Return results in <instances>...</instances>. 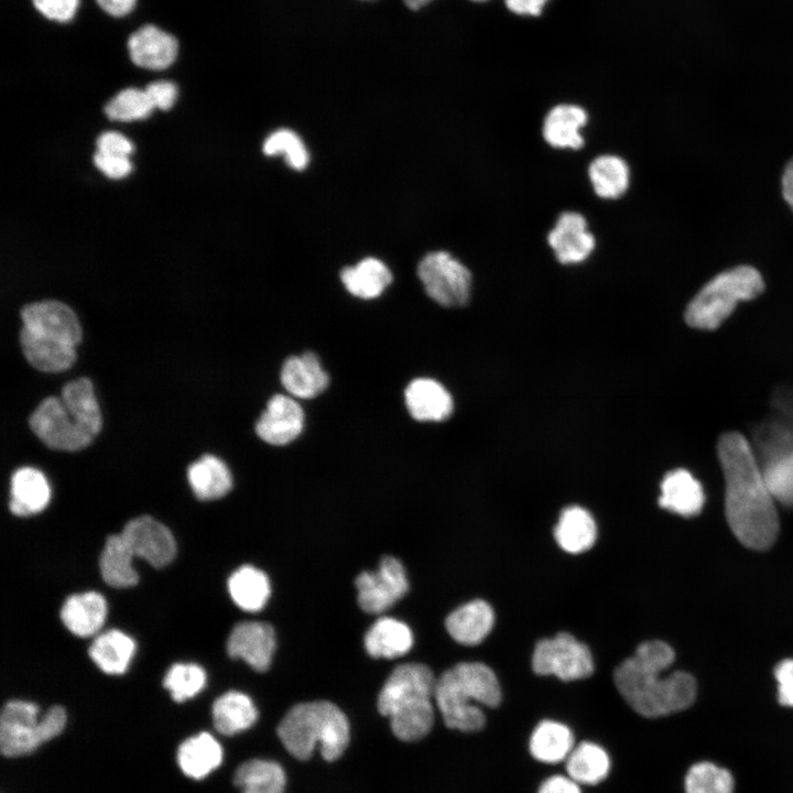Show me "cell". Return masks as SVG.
Returning a JSON list of instances; mask_svg holds the SVG:
<instances>
[{
	"instance_id": "cell-19",
	"label": "cell",
	"mask_w": 793,
	"mask_h": 793,
	"mask_svg": "<svg viewBox=\"0 0 793 793\" xmlns=\"http://www.w3.org/2000/svg\"><path fill=\"white\" fill-rule=\"evenodd\" d=\"M107 612L105 597L91 590L68 596L61 608L59 617L69 632L88 638L102 628Z\"/></svg>"
},
{
	"instance_id": "cell-37",
	"label": "cell",
	"mask_w": 793,
	"mask_h": 793,
	"mask_svg": "<svg viewBox=\"0 0 793 793\" xmlns=\"http://www.w3.org/2000/svg\"><path fill=\"white\" fill-rule=\"evenodd\" d=\"M233 783L241 789V793H284L286 779L279 763L252 759L238 767Z\"/></svg>"
},
{
	"instance_id": "cell-29",
	"label": "cell",
	"mask_w": 793,
	"mask_h": 793,
	"mask_svg": "<svg viewBox=\"0 0 793 793\" xmlns=\"http://www.w3.org/2000/svg\"><path fill=\"white\" fill-rule=\"evenodd\" d=\"M133 557L121 533L109 535L99 557V571L104 582L119 589L137 585L139 575L133 567Z\"/></svg>"
},
{
	"instance_id": "cell-51",
	"label": "cell",
	"mask_w": 793,
	"mask_h": 793,
	"mask_svg": "<svg viewBox=\"0 0 793 793\" xmlns=\"http://www.w3.org/2000/svg\"><path fill=\"white\" fill-rule=\"evenodd\" d=\"M781 185L783 198L793 210V157L784 167Z\"/></svg>"
},
{
	"instance_id": "cell-21",
	"label": "cell",
	"mask_w": 793,
	"mask_h": 793,
	"mask_svg": "<svg viewBox=\"0 0 793 793\" xmlns=\"http://www.w3.org/2000/svg\"><path fill=\"white\" fill-rule=\"evenodd\" d=\"M705 502L700 482L686 469L667 472L661 482L660 507L685 518L698 514Z\"/></svg>"
},
{
	"instance_id": "cell-33",
	"label": "cell",
	"mask_w": 793,
	"mask_h": 793,
	"mask_svg": "<svg viewBox=\"0 0 793 793\" xmlns=\"http://www.w3.org/2000/svg\"><path fill=\"white\" fill-rule=\"evenodd\" d=\"M227 586L232 601L248 612L261 610L271 594L268 576L252 565H242L237 568L229 576Z\"/></svg>"
},
{
	"instance_id": "cell-12",
	"label": "cell",
	"mask_w": 793,
	"mask_h": 793,
	"mask_svg": "<svg viewBox=\"0 0 793 793\" xmlns=\"http://www.w3.org/2000/svg\"><path fill=\"white\" fill-rule=\"evenodd\" d=\"M532 669L539 675H555L562 681H576L590 676L594 662L588 647L572 634L561 632L554 638L540 640L532 655Z\"/></svg>"
},
{
	"instance_id": "cell-45",
	"label": "cell",
	"mask_w": 793,
	"mask_h": 793,
	"mask_svg": "<svg viewBox=\"0 0 793 793\" xmlns=\"http://www.w3.org/2000/svg\"><path fill=\"white\" fill-rule=\"evenodd\" d=\"M144 90L154 108H159L161 110H169L172 108L177 97V88L175 84L167 80L153 82L149 84Z\"/></svg>"
},
{
	"instance_id": "cell-25",
	"label": "cell",
	"mask_w": 793,
	"mask_h": 793,
	"mask_svg": "<svg viewBox=\"0 0 793 793\" xmlns=\"http://www.w3.org/2000/svg\"><path fill=\"white\" fill-rule=\"evenodd\" d=\"M586 110L577 105H557L544 118L542 134L556 149L577 150L584 145L580 129L587 123Z\"/></svg>"
},
{
	"instance_id": "cell-11",
	"label": "cell",
	"mask_w": 793,
	"mask_h": 793,
	"mask_svg": "<svg viewBox=\"0 0 793 793\" xmlns=\"http://www.w3.org/2000/svg\"><path fill=\"white\" fill-rule=\"evenodd\" d=\"M427 295L446 307L465 305L471 291V272L446 251L427 253L417 265Z\"/></svg>"
},
{
	"instance_id": "cell-9",
	"label": "cell",
	"mask_w": 793,
	"mask_h": 793,
	"mask_svg": "<svg viewBox=\"0 0 793 793\" xmlns=\"http://www.w3.org/2000/svg\"><path fill=\"white\" fill-rule=\"evenodd\" d=\"M764 290L761 273L751 265H738L718 273L692 298L686 307V323L698 329L717 328L737 304L760 295Z\"/></svg>"
},
{
	"instance_id": "cell-53",
	"label": "cell",
	"mask_w": 793,
	"mask_h": 793,
	"mask_svg": "<svg viewBox=\"0 0 793 793\" xmlns=\"http://www.w3.org/2000/svg\"><path fill=\"white\" fill-rule=\"evenodd\" d=\"M472 1H485V0H472Z\"/></svg>"
},
{
	"instance_id": "cell-40",
	"label": "cell",
	"mask_w": 793,
	"mask_h": 793,
	"mask_svg": "<svg viewBox=\"0 0 793 793\" xmlns=\"http://www.w3.org/2000/svg\"><path fill=\"white\" fill-rule=\"evenodd\" d=\"M734 779L730 772L711 762H699L691 767L685 778V793H732Z\"/></svg>"
},
{
	"instance_id": "cell-38",
	"label": "cell",
	"mask_w": 793,
	"mask_h": 793,
	"mask_svg": "<svg viewBox=\"0 0 793 793\" xmlns=\"http://www.w3.org/2000/svg\"><path fill=\"white\" fill-rule=\"evenodd\" d=\"M588 176L594 192L601 198H619L629 187V166L617 155L597 156L588 167Z\"/></svg>"
},
{
	"instance_id": "cell-3",
	"label": "cell",
	"mask_w": 793,
	"mask_h": 793,
	"mask_svg": "<svg viewBox=\"0 0 793 793\" xmlns=\"http://www.w3.org/2000/svg\"><path fill=\"white\" fill-rule=\"evenodd\" d=\"M29 424L50 448L74 452L87 447L102 425L91 381L78 378L67 382L61 397H48L36 406Z\"/></svg>"
},
{
	"instance_id": "cell-13",
	"label": "cell",
	"mask_w": 793,
	"mask_h": 793,
	"mask_svg": "<svg viewBox=\"0 0 793 793\" xmlns=\"http://www.w3.org/2000/svg\"><path fill=\"white\" fill-rule=\"evenodd\" d=\"M357 600L368 613H380L393 606L409 589L402 563L393 556H384L376 571L361 572L355 580Z\"/></svg>"
},
{
	"instance_id": "cell-47",
	"label": "cell",
	"mask_w": 793,
	"mask_h": 793,
	"mask_svg": "<svg viewBox=\"0 0 793 793\" xmlns=\"http://www.w3.org/2000/svg\"><path fill=\"white\" fill-rule=\"evenodd\" d=\"M779 683V702L784 706L793 707V660L780 662L774 671Z\"/></svg>"
},
{
	"instance_id": "cell-50",
	"label": "cell",
	"mask_w": 793,
	"mask_h": 793,
	"mask_svg": "<svg viewBox=\"0 0 793 793\" xmlns=\"http://www.w3.org/2000/svg\"><path fill=\"white\" fill-rule=\"evenodd\" d=\"M98 6L112 17H123L129 14L137 0H96Z\"/></svg>"
},
{
	"instance_id": "cell-8",
	"label": "cell",
	"mask_w": 793,
	"mask_h": 793,
	"mask_svg": "<svg viewBox=\"0 0 793 793\" xmlns=\"http://www.w3.org/2000/svg\"><path fill=\"white\" fill-rule=\"evenodd\" d=\"M773 413L757 430L754 453L775 500L793 507V398H774Z\"/></svg>"
},
{
	"instance_id": "cell-26",
	"label": "cell",
	"mask_w": 793,
	"mask_h": 793,
	"mask_svg": "<svg viewBox=\"0 0 793 793\" xmlns=\"http://www.w3.org/2000/svg\"><path fill=\"white\" fill-rule=\"evenodd\" d=\"M177 762L185 775L200 780L221 764L222 748L214 736L199 732L180 745Z\"/></svg>"
},
{
	"instance_id": "cell-7",
	"label": "cell",
	"mask_w": 793,
	"mask_h": 793,
	"mask_svg": "<svg viewBox=\"0 0 793 793\" xmlns=\"http://www.w3.org/2000/svg\"><path fill=\"white\" fill-rule=\"evenodd\" d=\"M278 736L296 759H309L316 745L327 761L337 760L349 742L346 715L333 703L315 700L293 706L278 726Z\"/></svg>"
},
{
	"instance_id": "cell-6",
	"label": "cell",
	"mask_w": 793,
	"mask_h": 793,
	"mask_svg": "<svg viewBox=\"0 0 793 793\" xmlns=\"http://www.w3.org/2000/svg\"><path fill=\"white\" fill-rule=\"evenodd\" d=\"M435 684L432 670L422 663L401 664L385 680L377 705L397 738L415 741L430 732Z\"/></svg>"
},
{
	"instance_id": "cell-17",
	"label": "cell",
	"mask_w": 793,
	"mask_h": 793,
	"mask_svg": "<svg viewBox=\"0 0 793 793\" xmlns=\"http://www.w3.org/2000/svg\"><path fill=\"white\" fill-rule=\"evenodd\" d=\"M304 412L291 397L273 395L256 424L257 435L268 444L281 446L293 442L302 432Z\"/></svg>"
},
{
	"instance_id": "cell-39",
	"label": "cell",
	"mask_w": 793,
	"mask_h": 793,
	"mask_svg": "<svg viewBox=\"0 0 793 793\" xmlns=\"http://www.w3.org/2000/svg\"><path fill=\"white\" fill-rule=\"evenodd\" d=\"M206 672L196 663H174L163 677V686L176 703L199 694L206 684Z\"/></svg>"
},
{
	"instance_id": "cell-41",
	"label": "cell",
	"mask_w": 793,
	"mask_h": 793,
	"mask_svg": "<svg viewBox=\"0 0 793 793\" xmlns=\"http://www.w3.org/2000/svg\"><path fill=\"white\" fill-rule=\"evenodd\" d=\"M153 109L154 106L145 90L139 88L121 90L105 107L110 120L122 122L148 118Z\"/></svg>"
},
{
	"instance_id": "cell-18",
	"label": "cell",
	"mask_w": 793,
	"mask_h": 793,
	"mask_svg": "<svg viewBox=\"0 0 793 793\" xmlns=\"http://www.w3.org/2000/svg\"><path fill=\"white\" fill-rule=\"evenodd\" d=\"M132 62L139 67L160 70L172 65L177 56V40L155 25H144L128 40Z\"/></svg>"
},
{
	"instance_id": "cell-36",
	"label": "cell",
	"mask_w": 793,
	"mask_h": 793,
	"mask_svg": "<svg viewBox=\"0 0 793 793\" xmlns=\"http://www.w3.org/2000/svg\"><path fill=\"white\" fill-rule=\"evenodd\" d=\"M566 771L576 783L595 785L609 774L610 758L599 745L584 741L575 746L568 754Z\"/></svg>"
},
{
	"instance_id": "cell-4",
	"label": "cell",
	"mask_w": 793,
	"mask_h": 793,
	"mask_svg": "<svg viewBox=\"0 0 793 793\" xmlns=\"http://www.w3.org/2000/svg\"><path fill=\"white\" fill-rule=\"evenodd\" d=\"M21 319V348L32 367L61 372L73 366L82 327L69 306L53 300L31 303L22 308Z\"/></svg>"
},
{
	"instance_id": "cell-30",
	"label": "cell",
	"mask_w": 793,
	"mask_h": 793,
	"mask_svg": "<svg viewBox=\"0 0 793 793\" xmlns=\"http://www.w3.org/2000/svg\"><path fill=\"white\" fill-rule=\"evenodd\" d=\"M189 486L198 500H217L232 487V477L226 464L214 455H204L187 468Z\"/></svg>"
},
{
	"instance_id": "cell-24",
	"label": "cell",
	"mask_w": 793,
	"mask_h": 793,
	"mask_svg": "<svg viewBox=\"0 0 793 793\" xmlns=\"http://www.w3.org/2000/svg\"><path fill=\"white\" fill-rule=\"evenodd\" d=\"M493 623V610L481 599L471 600L456 608L445 620L449 636L465 645L479 644L489 634Z\"/></svg>"
},
{
	"instance_id": "cell-15",
	"label": "cell",
	"mask_w": 793,
	"mask_h": 793,
	"mask_svg": "<svg viewBox=\"0 0 793 793\" xmlns=\"http://www.w3.org/2000/svg\"><path fill=\"white\" fill-rule=\"evenodd\" d=\"M275 645V632L269 623L245 621L232 628L227 652L232 659H242L254 671L264 672L270 667Z\"/></svg>"
},
{
	"instance_id": "cell-16",
	"label": "cell",
	"mask_w": 793,
	"mask_h": 793,
	"mask_svg": "<svg viewBox=\"0 0 793 793\" xmlns=\"http://www.w3.org/2000/svg\"><path fill=\"white\" fill-rule=\"evenodd\" d=\"M547 242L558 262L579 263L595 249L594 235L588 230L586 218L577 211L562 213L547 235Z\"/></svg>"
},
{
	"instance_id": "cell-10",
	"label": "cell",
	"mask_w": 793,
	"mask_h": 793,
	"mask_svg": "<svg viewBox=\"0 0 793 793\" xmlns=\"http://www.w3.org/2000/svg\"><path fill=\"white\" fill-rule=\"evenodd\" d=\"M67 714L63 706H52L42 717L35 703L12 699L6 703L0 717V749L6 757H20L36 750L61 735Z\"/></svg>"
},
{
	"instance_id": "cell-5",
	"label": "cell",
	"mask_w": 793,
	"mask_h": 793,
	"mask_svg": "<svg viewBox=\"0 0 793 793\" xmlns=\"http://www.w3.org/2000/svg\"><path fill=\"white\" fill-rule=\"evenodd\" d=\"M434 700L446 727L464 732L484 728L486 717L479 705L497 707L501 689L493 671L480 662H461L437 680Z\"/></svg>"
},
{
	"instance_id": "cell-28",
	"label": "cell",
	"mask_w": 793,
	"mask_h": 793,
	"mask_svg": "<svg viewBox=\"0 0 793 793\" xmlns=\"http://www.w3.org/2000/svg\"><path fill=\"white\" fill-rule=\"evenodd\" d=\"M134 652V640L117 629L98 634L88 650L93 662L109 675L123 674L128 670Z\"/></svg>"
},
{
	"instance_id": "cell-1",
	"label": "cell",
	"mask_w": 793,
	"mask_h": 793,
	"mask_svg": "<svg viewBox=\"0 0 793 793\" xmlns=\"http://www.w3.org/2000/svg\"><path fill=\"white\" fill-rule=\"evenodd\" d=\"M725 479V510L730 530L748 548L765 551L779 532V517L753 447L737 433H725L717 445Z\"/></svg>"
},
{
	"instance_id": "cell-35",
	"label": "cell",
	"mask_w": 793,
	"mask_h": 793,
	"mask_svg": "<svg viewBox=\"0 0 793 793\" xmlns=\"http://www.w3.org/2000/svg\"><path fill=\"white\" fill-rule=\"evenodd\" d=\"M345 287L352 295L370 300L378 297L392 282L389 268L377 258H365L355 267H346L340 272Z\"/></svg>"
},
{
	"instance_id": "cell-34",
	"label": "cell",
	"mask_w": 793,
	"mask_h": 793,
	"mask_svg": "<svg viewBox=\"0 0 793 793\" xmlns=\"http://www.w3.org/2000/svg\"><path fill=\"white\" fill-rule=\"evenodd\" d=\"M529 747L535 760L554 764L567 759L575 747L574 736L566 725L543 720L534 728Z\"/></svg>"
},
{
	"instance_id": "cell-22",
	"label": "cell",
	"mask_w": 793,
	"mask_h": 793,
	"mask_svg": "<svg viewBox=\"0 0 793 793\" xmlns=\"http://www.w3.org/2000/svg\"><path fill=\"white\" fill-rule=\"evenodd\" d=\"M405 404L411 416L416 421H444L453 412V400L449 392L437 381L417 378L405 389Z\"/></svg>"
},
{
	"instance_id": "cell-32",
	"label": "cell",
	"mask_w": 793,
	"mask_h": 793,
	"mask_svg": "<svg viewBox=\"0 0 793 793\" xmlns=\"http://www.w3.org/2000/svg\"><path fill=\"white\" fill-rule=\"evenodd\" d=\"M211 711L215 728L225 736L249 729L258 718L252 699L238 691L220 695L214 702Z\"/></svg>"
},
{
	"instance_id": "cell-31",
	"label": "cell",
	"mask_w": 793,
	"mask_h": 793,
	"mask_svg": "<svg viewBox=\"0 0 793 793\" xmlns=\"http://www.w3.org/2000/svg\"><path fill=\"white\" fill-rule=\"evenodd\" d=\"M554 536L565 552L583 553L589 550L596 541V523L587 510L572 506L562 511L554 528Z\"/></svg>"
},
{
	"instance_id": "cell-48",
	"label": "cell",
	"mask_w": 793,
	"mask_h": 793,
	"mask_svg": "<svg viewBox=\"0 0 793 793\" xmlns=\"http://www.w3.org/2000/svg\"><path fill=\"white\" fill-rule=\"evenodd\" d=\"M537 793H582L579 784L568 775L556 774L546 779Z\"/></svg>"
},
{
	"instance_id": "cell-46",
	"label": "cell",
	"mask_w": 793,
	"mask_h": 793,
	"mask_svg": "<svg viewBox=\"0 0 793 793\" xmlns=\"http://www.w3.org/2000/svg\"><path fill=\"white\" fill-rule=\"evenodd\" d=\"M97 148L99 152L122 156H129L134 149L128 138L116 131L101 133L97 139Z\"/></svg>"
},
{
	"instance_id": "cell-23",
	"label": "cell",
	"mask_w": 793,
	"mask_h": 793,
	"mask_svg": "<svg viewBox=\"0 0 793 793\" xmlns=\"http://www.w3.org/2000/svg\"><path fill=\"white\" fill-rule=\"evenodd\" d=\"M281 383L293 397L311 399L321 394L328 385V376L318 357L306 351L285 360L281 370Z\"/></svg>"
},
{
	"instance_id": "cell-52",
	"label": "cell",
	"mask_w": 793,
	"mask_h": 793,
	"mask_svg": "<svg viewBox=\"0 0 793 793\" xmlns=\"http://www.w3.org/2000/svg\"><path fill=\"white\" fill-rule=\"evenodd\" d=\"M430 1L431 0H403L404 4L411 10H419Z\"/></svg>"
},
{
	"instance_id": "cell-14",
	"label": "cell",
	"mask_w": 793,
	"mask_h": 793,
	"mask_svg": "<svg viewBox=\"0 0 793 793\" xmlns=\"http://www.w3.org/2000/svg\"><path fill=\"white\" fill-rule=\"evenodd\" d=\"M134 557H140L155 568L169 565L175 557L177 546L171 530L150 515H141L126 523L121 532Z\"/></svg>"
},
{
	"instance_id": "cell-43",
	"label": "cell",
	"mask_w": 793,
	"mask_h": 793,
	"mask_svg": "<svg viewBox=\"0 0 793 793\" xmlns=\"http://www.w3.org/2000/svg\"><path fill=\"white\" fill-rule=\"evenodd\" d=\"M32 2L42 15L57 22L70 21L79 6V0H32Z\"/></svg>"
},
{
	"instance_id": "cell-49",
	"label": "cell",
	"mask_w": 793,
	"mask_h": 793,
	"mask_svg": "<svg viewBox=\"0 0 793 793\" xmlns=\"http://www.w3.org/2000/svg\"><path fill=\"white\" fill-rule=\"evenodd\" d=\"M508 9L517 14L540 15L547 0H504Z\"/></svg>"
},
{
	"instance_id": "cell-27",
	"label": "cell",
	"mask_w": 793,
	"mask_h": 793,
	"mask_svg": "<svg viewBox=\"0 0 793 793\" xmlns=\"http://www.w3.org/2000/svg\"><path fill=\"white\" fill-rule=\"evenodd\" d=\"M363 643L369 655L393 659L408 653L413 645V634L404 622L382 617L366 632Z\"/></svg>"
},
{
	"instance_id": "cell-20",
	"label": "cell",
	"mask_w": 793,
	"mask_h": 793,
	"mask_svg": "<svg viewBox=\"0 0 793 793\" xmlns=\"http://www.w3.org/2000/svg\"><path fill=\"white\" fill-rule=\"evenodd\" d=\"M51 500V487L42 471L21 467L11 477L10 511L17 517L42 512Z\"/></svg>"
},
{
	"instance_id": "cell-44",
	"label": "cell",
	"mask_w": 793,
	"mask_h": 793,
	"mask_svg": "<svg viewBox=\"0 0 793 793\" xmlns=\"http://www.w3.org/2000/svg\"><path fill=\"white\" fill-rule=\"evenodd\" d=\"M95 165L110 178H122L132 171L129 156L108 154L97 151L94 155Z\"/></svg>"
},
{
	"instance_id": "cell-2",
	"label": "cell",
	"mask_w": 793,
	"mask_h": 793,
	"mask_svg": "<svg viewBox=\"0 0 793 793\" xmlns=\"http://www.w3.org/2000/svg\"><path fill=\"white\" fill-rule=\"evenodd\" d=\"M674 658V650L667 643L645 641L616 667V687L639 715L658 718L684 710L694 703L696 682L692 675L681 671L662 675Z\"/></svg>"
},
{
	"instance_id": "cell-42",
	"label": "cell",
	"mask_w": 793,
	"mask_h": 793,
	"mask_svg": "<svg viewBox=\"0 0 793 793\" xmlns=\"http://www.w3.org/2000/svg\"><path fill=\"white\" fill-rule=\"evenodd\" d=\"M268 156L284 154L286 163L295 170L307 166L309 155L302 139L292 130L280 129L271 133L263 143Z\"/></svg>"
}]
</instances>
